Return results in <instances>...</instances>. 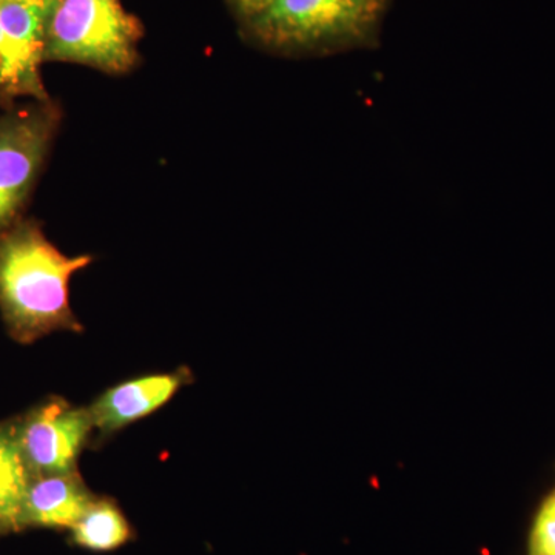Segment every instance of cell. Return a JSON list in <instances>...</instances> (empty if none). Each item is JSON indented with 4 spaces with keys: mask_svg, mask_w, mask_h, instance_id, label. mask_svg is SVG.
Returning <instances> with one entry per match:
<instances>
[{
    "mask_svg": "<svg viewBox=\"0 0 555 555\" xmlns=\"http://www.w3.org/2000/svg\"><path fill=\"white\" fill-rule=\"evenodd\" d=\"M72 532L76 545L101 553L118 550L131 539L129 521L108 499H93Z\"/></svg>",
    "mask_w": 555,
    "mask_h": 555,
    "instance_id": "obj_10",
    "label": "cell"
},
{
    "mask_svg": "<svg viewBox=\"0 0 555 555\" xmlns=\"http://www.w3.org/2000/svg\"><path fill=\"white\" fill-rule=\"evenodd\" d=\"M60 127L51 98L0 107V236L24 218Z\"/></svg>",
    "mask_w": 555,
    "mask_h": 555,
    "instance_id": "obj_4",
    "label": "cell"
},
{
    "mask_svg": "<svg viewBox=\"0 0 555 555\" xmlns=\"http://www.w3.org/2000/svg\"><path fill=\"white\" fill-rule=\"evenodd\" d=\"M2 105H5V102H3L2 100H0V107H2Z\"/></svg>",
    "mask_w": 555,
    "mask_h": 555,
    "instance_id": "obj_13",
    "label": "cell"
},
{
    "mask_svg": "<svg viewBox=\"0 0 555 555\" xmlns=\"http://www.w3.org/2000/svg\"><path fill=\"white\" fill-rule=\"evenodd\" d=\"M31 476L17 440V420L0 422V532L20 531Z\"/></svg>",
    "mask_w": 555,
    "mask_h": 555,
    "instance_id": "obj_9",
    "label": "cell"
},
{
    "mask_svg": "<svg viewBox=\"0 0 555 555\" xmlns=\"http://www.w3.org/2000/svg\"><path fill=\"white\" fill-rule=\"evenodd\" d=\"M528 550L529 555H555V489L537 511Z\"/></svg>",
    "mask_w": 555,
    "mask_h": 555,
    "instance_id": "obj_11",
    "label": "cell"
},
{
    "mask_svg": "<svg viewBox=\"0 0 555 555\" xmlns=\"http://www.w3.org/2000/svg\"><path fill=\"white\" fill-rule=\"evenodd\" d=\"M230 2L233 3L240 16L246 22L250 20L251 16H255L259 10L264 9L269 0H230Z\"/></svg>",
    "mask_w": 555,
    "mask_h": 555,
    "instance_id": "obj_12",
    "label": "cell"
},
{
    "mask_svg": "<svg viewBox=\"0 0 555 555\" xmlns=\"http://www.w3.org/2000/svg\"><path fill=\"white\" fill-rule=\"evenodd\" d=\"M192 382L189 369L153 374L109 387L89 408L94 430L108 437L169 403L182 386Z\"/></svg>",
    "mask_w": 555,
    "mask_h": 555,
    "instance_id": "obj_7",
    "label": "cell"
},
{
    "mask_svg": "<svg viewBox=\"0 0 555 555\" xmlns=\"http://www.w3.org/2000/svg\"><path fill=\"white\" fill-rule=\"evenodd\" d=\"M141 24L120 0H57L47 30L46 62L126 75L137 67Z\"/></svg>",
    "mask_w": 555,
    "mask_h": 555,
    "instance_id": "obj_3",
    "label": "cell"
},
{
    "mask_svg": "<svg viewBox=\"0 0 555 555\" xmlns=\"http://www.w3.org/2000/svg\"><path fill=\"white\" fill-rule=\"evenodd\" d=\"M57 0H0L3 73L0 100H50L40 76L47 30Z\"/></svg>",
    "mask_w": 555,
    "mask_h": 555,
    "instance_id": "obj_5",
    "label": "cell"
},
{
    "mask_svg": "<svg viewBox=\"0 0 555 555\" xmlns=\"http://www.w3.org/2000/svg\"><path fill=\"white\" fill-rule=\"evenodd\" d=\"M93 499L78 470L33 477L25 494L22 526L72 529Z\"/></svg>",
    "mask_w": 555,
    "mask_h": 555,
    "instance_id": "obj_8",
    "label": "cell"
},
{
    "mask_svg": "<svg viewBox=\"0 0 555 555\" xmlns=\"http://www.w3.org/2000/svg\"><path fill=\"white\" fill-rule=\"evenodd\" d=\"M390 0H269L246 21L259 46L280 53H337L371 47Z\"/></svg>",
    "mask_w": 555,
    "mask_h": 555,
    "instance_id": "obj_2",
    "label": "cell"
},
{
    "mask_svg": "<svg viewBox=\"0 0 555 555\" xmlns=\"http://www.w3.org/2000/svg\"><path fill=\"white\" fill-rule=\"evenodd\" d=\"M91 261L90 255L62 254L35 219L7 230L0 236V315L10 337L33 345L54 332H82L69 281Z\"/></svg>",
    "mask_w": 555,
    "mask_h": 555,
    "instance_id": "obj_1",
    "label": "cell"
},
{
    "mask_svg": "<svg viewBox=\"0 0 555 555\" xmlns=\"http://www.w3.org/2000/svg\"><path fill=\"white\" fill-rule=\"evenodd\" d=\"M16 420L17 440L31 478L78 470L80 452L94 430L89 408L53 397Z\"/></svg>",
    "mask_w": 555,
    "mask_h": 555,
    "instance_id": "obj_6",
    "label": "cell"
}]
</instances>
